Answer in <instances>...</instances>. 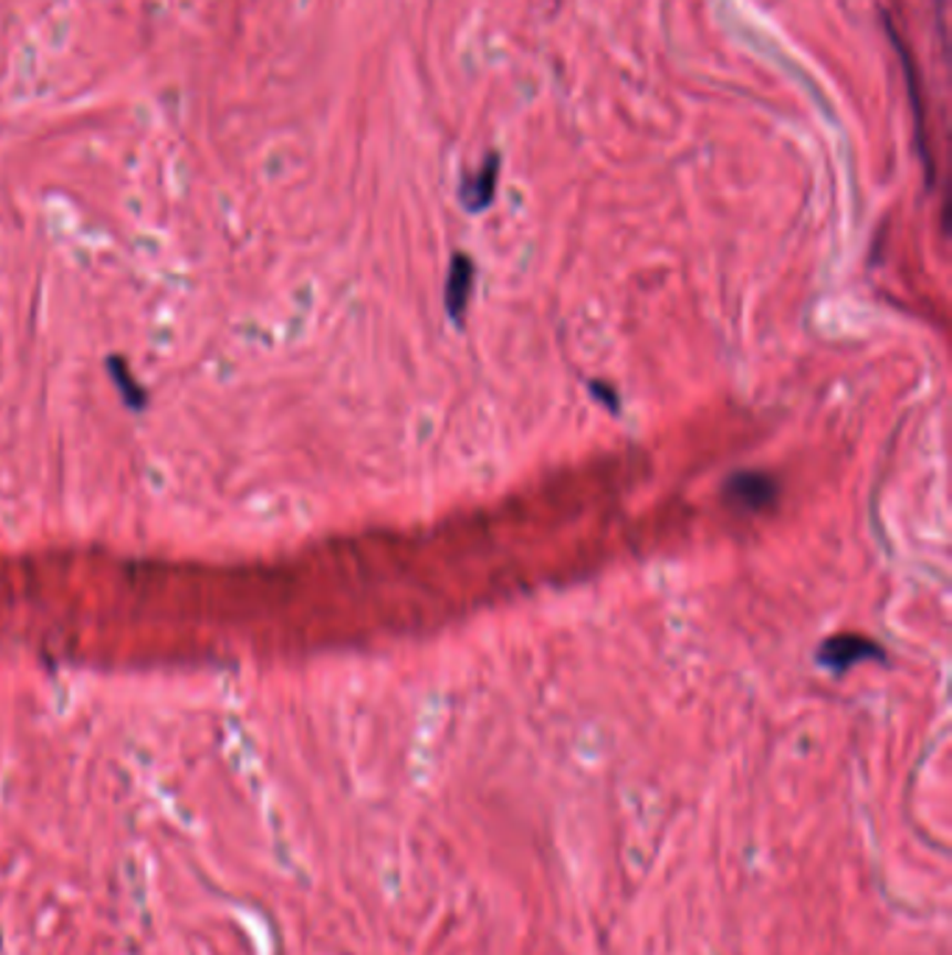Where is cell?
I'll return each instance as SVG.
<instances>
[{
    "instance_id": "obj_2",
    "label": "cell",
    "mask_w": 952,
    "mask_h": 955,
    "mask_svg": "<svg viewBox=\"0 0 952 955\" xmlns=\"http://www.w3.org/2000/svg\"><path fill=\"white\" fill-rule=\"evenodd\" d=\"M818 665H824L833 673H844L852 665L866 660H886V651L869 640V637L860 634H835L829 640H824L822 649L816 654Z\"/></svg>"
},
{
    "instance_id": "obj_1",
    "label": "cell",
    "mask_w": 952,
    "mask_h": 955,
    "mask_svg": "<svg viewBox=\"0 0 952 955\" xmlns=\"http://www.w3.org/2000/svg\"><path fill=\"white\" fill-rule=\"evenodd\" d=\"M723 497L732 508H741L746 514L768 512L780 497V484L776 478L760 470H741L730 475V481L723 484Z\"/></svg>"
},
{
    "instance_id": "obj_5",
    "label": "cell",
    "mask_w": 952,
    "mask_h": 955,
    "mask_svg": "<svg viewBox=\"0 0 952 955\" xmlns=\"http://www.w3.org/2000/svg\"><path fill=\"white\" fill-rule=\"evenodd\" d=\"M472 283H475V265H472V260L467 258V254H456L453 263H450V274H447V285H444L447 313H450L456 322L464 318L467 305H470Z\"/></svg>"
},
{
    "instance_id": "obj_4",
    "label": "cell",
    "mask_w": 952,
    "mask_h": 955,
    "mask_svg": "<svg viewBox=\"0 0 952 955\" xmlns=\"http://www.w3.org/2000/svg\"><path fill=\"white\" fill-rule=\"evenodd\" d=\"M886 29L891 31V40L893 48H897V53H900V62H902V73H906V82H908V95H911V106H913V120H917V143H919V151H922L924 159V168H928L930 174V185H933V162H930L928 157V148H924V118H922V98H919V73H917V62H913L911 56V48H906V42H902V36L893 31L891 20L886 18Z\"/></svg>"
},
{
    "instance_id": "obj_3",
    "label": "cell",
    "mask_w": 952,
    "mask_h": 955,
    "mask_svg": "<svg viewBox=\"0 0 952 955\" xmlns=\"http://www.w3.org/2000/svg\"><path fill=\"white\" fill-rule=\"evenodd\" d=\"M498 174H500V157L498 154H489L487 162H481V168L472 174H464L459 185V199L464 204V210L470 212H483L494 199V188H498Z\"/></svg>"
}]
</instances>
